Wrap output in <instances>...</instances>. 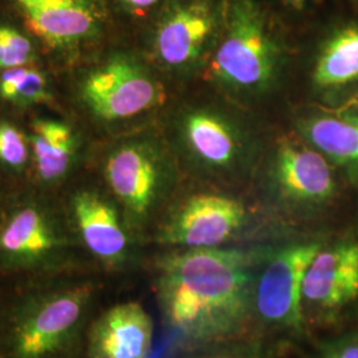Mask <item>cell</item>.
<instances>
[{"instance_id": "9c48e42d", "label": "cell", "mask_w": 358, "mask_h": 358, "mask_svg": "<svg viewBox=\"0 0 358 358\" xmlns=\"http://www.w3.org/2000/svg\"><path fill=\"white\" fill-rule=\"evenodd\" d=\"M358 299V243L343 242L320 250L304 276L303 301L337 310Z\"/></svg>"}, {"instance_id": "cb8c5ba5", "label": "cell", "mask_w": 358, "mask_h": 358, "mask_svg": "<svg viewBox=\"0 0 358 358\" xmlns=\"http://www.w3.org/2000/svg\"><path fill=\"white\" fill-rule=\"evenodd\" d=\"M291 6H294L296 8H300V7H303L304 6V3H306V0H287Z\"/></svg>"}, {"instance_id": "30bf717a", "label": "cell", "mask_w": 358, "mask_h": 358, "mask_svg": "<svg viewBox=\"0 0 358 358\" xmlns=\"http://www.w3.org/2000/svg\"><path fill=\"white\" fill-rule=\"evenodd\" d=\"M153 345V322L138 303L110 308L90 334L93 358H148Z\"/></svg>"}, {"instance_id": "3957f363", "label": "cell", "mask_w": 358, "mask_h": 358, "mask_svg": "<svg viewBox=\"0 0 358 358\" xmlns=\"http://www.w3.org/2000/svg\"><path fill=\"white\" fill-rule=\"evenodd\" d=\"M78 97L96 118L120 121L155 108L164 101V92L137 60L115 55L83 76Z\"/></svg>"}, {"instance_id": "5bb4252c", "label": "cell", "mask_w": 358, "mask_h": 358, "mask_svg": "<svg viewBox=\"0 0 358 358\" xmlns=\"http://www.w3.org/2000/svg\"><path fill=\"white\" fill-rule=\"evenodd\" d=\"M77 229L87 247L106 262L121 259L128 245L115 207L96 192L83 190L72 198Z\"/></svg>"}, {"instance_id": "44dd1931", "label": "cell", "mask_w": 358, "mask_h": 358, "mask_svg": "<svg viewBox=\"0 0 358 358\" xmlns=\"http://www.w3.org/2000/svg\"><path fill=\"white\" fill-rule=\"evenodd\" d=\"M29 137L8 121H0V165L11 171L26 169L29 157Z\"/></svg>"}, {"instance_id": "d6986e66", "label": "cell", "mask_w": 358, "mask_h": 358, "mask_svg": "<svg viewBox=\"0 0 358 358\" xmlns=\"http://www.w3.org/2000/svg\"><path fill=\"white\" fill-rule=\"evenodd\" d=\"M50 83L34 65L0 71V100L17 108L50 101Z\"/></svg>"}, {"instance_id": "9a60e30c", "label": "cell", "mask_w": 358, "mask_h": 358, "mask_svg": "<svg viewBox=\"0 0 358 358\" xmlns=\"http://www.w3.org/2000/svg\"><path fill=\"white\" fill-rule=\"evenodd\" d=\"M29 143L35 170L43 183L64 179L76 162L78 137L73 127L63 120H35Z\"/></svg>"}, {"instance_id": "2e32d148", "label": "cell", "mask_w": 358, "mask_h": 358, "mask_svg": "<svg viewBox=\"0 0 358 358\" xmlns=\"http://www.w3.org/2000/svg\"><path fill=\"white\" fill-rule=\"evenodd\" d=\"M303 131L319 152L358 171V113L316 115L303 124Z\"/></svg>"}, {"instance_id": "7402d4cb", "label": "cell", "mask_w": 358, "mask_h": 358, "mask_svg": "<svg viewBox=\"0 0 358 358\" xmlns=\"http://www.w3.org/2000/svg\"><path fill=\"white\" fill-rule=\"evenodd\" d=\"M120 6L133 15H143L153 10L162 0H117Z\"/></svg>"}, {"instance_id": "52a82bcc", "label": "cell", "mask_w": 358, "mask_h": 358, "mask_svg": "<svg viewBox=\"0 0 358 358\" xmlns=\"http://www.w3.org/2000/svg\"><path fill=\"white\" fill-rule=\"evenodd\" d=\"M244 217L243 205L232 198L195 195L170 220L164 241L189 248H214L241 229Z\"/></svg>"}, {"instance_id": "ac0fdd59", "label": "cell", "mask_w": 358, "mask_h": 358, "mask_svg": "<svg viewBox=\"0 0 358 358\" xmlns=\"http://www.w3.org/2000/svg\"><path fill=\"white\" fill-rule=\"evenodd\" d=\"M185 137L194 153L207 164L217 166L230 164L238 149L230 127L217 115L207 112L187 115Z\"/></svg>"}, {"instance_id": "5b68a950", "label": "cell", "mask_w": 358, "mask_h": 358, "mask_svg": "<svg viewBox=\"0 0 358 358\" xmlns=\"http://www.w3.org/2000/svg\"><path fill=\"white\" fill-rule=\"evenodd\" d=\"M320 250L319 243L296 244L273 256L256 287V307L266 320L294 328L301 325L303 282Z\"/></svg>"}, {"instance_id": "e0dca14e", "label": "cell", "mask_w": 358, "mask_h": 358, "mask_svg": "<svg viewBox=\"0 0 358 358\" xmlns=\"http://www.w3.org/2000/svg\"><path fill=\"white\" fill-rule=\"evenodd\" d=\"M358 78V23L343 27L324 44L313 80L320 88H338Z\"/></svg>"}, {"instance_id": "603a6c76", "label": "cell", "mask_w": 358, "mask_h": 358, "mask_svg": "<svg viewBox=\"0 0 358 358\" xmlns=\"http://www.w3.org/2000/svg\"><path fill=\"white\" fill-rule=\"evenodd\" d=\"M325 358H358V341L350 340L333 346Z\"/></svg>"}, {"instance_id": "7a4b0ae2", "label": "cell", "mask_w": 358, "mask_h": 358, "mask_svg": "<svg viewBox=\"0 0 358 358\" xmlns=\"http://www.w3.org/2000/svg\"><path fill=\"white\" fill-rule=\"evenodd\" d=\"M223 27L213 63L214 76L235 90L267 88L276 71L278 45L266 13L255 0H229Z\"/></svg>"}, {"instance_id": "ba28073f", "label": "cell", "mask_w": 358, "mask_h": 358, "mask_svg": "<svg viewBox=\"0 0 358 358\" xmlns=\"http://www.w3.org/2000/svg\"><path fill=\"white\" fill-rule=\"evenodd\" d=\"M152 145L128 142L115 148L105 164V178L122 205L136 217L148 214L158 195L162 169Z\"/></svg>"}, {"instance_id": "ffe728a7", "label": "cell", "mask_w": 358, "mask_h": 358, "mask_svg": "<svg viewBox=\"0 0 358 358\" xmlns=\"http://www.w3.org/2000/svg\"><path fill=\"white\" fill-rule=\"evenodd\" d=\"M38 52L26 28L0 19V71L35 64Z\"/></svg>"}, {"instance_id": "4fadbf2b", "label": "cell", "mask_w": 358, "mask_h": 358, "mask_svg": "<svg viewBox=\"0 0 358 358\" xmlns=\"http://www.w3.org/2000/svg\"><path fill=\"white\" fill-rule=\"evenodd\" d=\"M276 177L282 192L300 202L321 203L336 190L332 170L324 155L297 142L280 143Z\"/></svg>"}, {"instance_id": "7c38bea8", "label": "cell", "mask_w": 358, "mask_h": 358, "mask_svg": "<svg viewBox=\"0 0 358 358\" xmlns=\"http://www.w3.org/2000/svg\"><path fill=\"white\" fill-rule=\"evenodd\" d=\"M63 236L55 217L41 206H16L0 226V254L20 263L43 260L57 251Z\"/></svg>"}, {"instance_id": "277c9868", "label": "cell", "mask_w": 358, "mask_h": 358, "mask_svg": "<svg viewBox=\"0 0 358 358\" xmlns=\"http://www.w3.org/2000/svg\"><path fill=\"white\" fill-rule=\"evenodd\" d=\"M28 34L50 51L73 55L94 43L106 26L103 0H8Z\"/></svg>"}, {"instance_id": "8fae6325", "label": "cell", "mask_w": 358, "mask_h": 358, "mask_svg": "<svg viewBox=\"0 0 358 358\" xmlns=\"http://www.w3.org/2000/svg\"><path fill=\"white\" fill-rule=\"evenodd\" d=\"M88 291L81 288L53 297L24 321L16 334L22 358H41L62 345L81 317Z\"/></svg>"}, {"instance_id": "8992f818", "label": "cell", "mask_w": 358, "mask_h": 358, "mask_svg": "<svg viewBox=\"0 0 358 358\" xmlns=\"http://www.w3.org/2000/svg\"><path fill=\"white\" fill-rule=\"evenodd\" d=\"M217 26L219 13L211 0H174L155 24V55L167 66L190 64Z\"/></svg>"}, {"instance_id": "6da1fadb", "label": "cell", "mask_w": 358, "mask_h": 358, "mask_svg": "<svg viewBox=\"0 0 358 358\" xmlns=\"http://www.w3.org/2000/svg\"><path fill=\"white\" fill-rule=\"evenodd\" d=\"M161 297L174 328L192 340H211L238 327L250 307L247 254L192 248L161 262Z\"/></svg>"}]
</instances>
